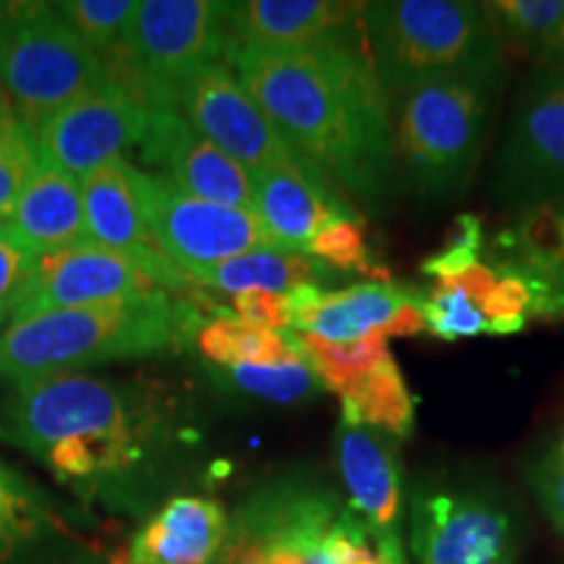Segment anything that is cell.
<instances>
[{"instance_id": "1", "label": "cell", "mask_w": 564, "mask_h": 564, "mask_svg": "<svg viewBox=\"0 0 564 564\" xmlns=\"http://www.w3.org/2000/svg\"><path fill=\"white\" fill-rule=\"evenodd\" d=\"M223 58L295 158L356 199H384L398 175L390 97L356 40Z\"/></svg>"}, {"instance_id": "2", "label": "cell", "mask_w": 564, "mask_h": 564, "mask_svg": "<svg viewBox=\"0 0 564 564\" xmlns=\"http://www.w3.org/2000/svg\"><path fill=\"white\" fill-rule=\"evenodd\" d=\"M196 324L192 303L173 301L167 291L30 316L0 333V379L21 382L144 358L199 335Z\"/></svg>"}, {"instance_id": "3", "label": "cell", "mask_w": 564, "mask_h": 564, "mask_svg": "<svg viewBox=\"0 0 564 564\" xmlns=\"http://www.w3.org/2000/svg\"><path fill=\"white\" fill-rule=\"evenodd\" d=\"M366 53L387 97L449 79L505 68L502 40L486 6L465 0H382L361 17Z\"/></svg>"}, {"instance_id": "4", "label": "cell", "mask_w": 564, "mask_h": 564, "mask_svg": "<svg viewBox=\"0 0 564 564\" xmlns=\"http://www.w3.org/2000/svg\"><path fill=\"white\" fill-rule=\"evenodd\" d=\"M505 68L419 84L390 97L394 165L426 199L449 202L468 186Z\"/></svg>"}, {"instance_id": "5", "label": "cell", "mask_w": 564, "mask_h": 564, "mask_svg": "<svg viewBox=\"0 0 564 564\" xmlns=\"http://www.w3.org/2000/svg\"><path fill=\"white\" fill-rule=\"evenodd\" d=\"M228 3L144 0L105 68L150 110H178L183 87L225 53Z\"/></svg>"}, {"instance_id": "6", "label": "cell", "mask_w": 564, "mask_h": 564, "mask_svg": "<svg viewBox=\"0 0 564 564\" xmlns=\"http://www.w3.org/2000/svg\"><path fill=\"white\" fill-rule=\"evenodd\" d=\"M108 76L55 3L0 0V87L32 133Z\"/></svg>"}, {"instance_id": "7", "label": "cell", "mask_w": 564, "mask_h": 564, "mask_svg": "<svg viewBox=\"0 0 564 564\" xmlns=\"http://www.w3.org/2000/svg\"><path fill=\"white\" fill-rule=\"evenodd\" d=\"M494 196L525 212L564 199V68L539 66L514 97Z\"/></svg>"}, {"instance_id": "8", "label": "cell", "mask_w": 564, "mask_h": 564, "mask_svg": "<svg viewBox=\"0 0 564 564\" xmlns=\"http://www.w3.org/2000/svg\"><path fill=\"white\" fill-rule=\"evenodd\" d=\"M131 419L129 394L121 387L66 371L13 382L3 400L0 434L26 453L47 457L70 436L133 432Z\"/></svg>"}, {"instance_id": "9", "label": "cell", "mask_w": 564, "mask_h": 564, "mask_svg": "<svg viewBox=\"0 0 564 564\" xmlns=\"http://www.w3.org/2000/svg\"><path fill=\"white\" fill-rule=\"evenodd\" d=\"M139 188L154 249L186 278L246 251L280 249L253 212L194 199L162 173L139 171Z\"/></svg>"}, {"instance_id": "10", "label": "cell", "mask_w": 564, "mask_h": 564, "mask_svg": "<svg viewBox=\"0 0 564 564\" xmlns=\"http://www.w3.org/2000/svg\"><path fill=\"white\" fill-rule=\"evenodd\" d=\"M147 126L150 108L108 76L55 110L32 137L40 160L82 181L97 167L123 160L144 141Z\"/></svg>"}, {"instance_id": "11", "label": "cell", "mask_w": 564, "mask_h": 564, "mask_svg": "<svg viewBox=\"0 0 564 564\" xmlns=\"http://www.w3.org/2000/svg\"><path fill=\"white\" fill-rule=\"evenodd\" d=\"M178 112L196 133L241 162L251 175L301 162L225 61L204 66L183 87Z\"/></svg>"}, {"instance_id": "12", "label": "cell", "mask_w": 564, "mask_h": 564, "mask_svg": "<svg viewBox=\"0 0 564 564\" xmlns=\"http://www.w3.org/2000/svg\"><path fill=\"white\" fill-rule=\"evenodd\" d=\"M158 291L165 288L141 259L95 243H82L37 257L13 306L11 322L63 308L141 299Z\"/></svg>"}, {"instance_id": "13", "label": "cell", "mask_w": 564, "mask_h": 564, "mask_svg": "<svg viewBox=\"0 0 564 564\" xmlns=\"http://www.w3.org/2000/svg\"><path fill=\"white\" fill-rule=\"evenodd\" d=\"M139 150L194 199L253 212V175L196 133L178 110H150V126Z\"/></svg>"}, {"instance_id": "14", "label": "cell", "mask_w": 564, "mask_h": 564, "mask_svg": "<svg viewBox=\"0 0 564 564\" xmlns=\"http://www.w3.org/2000/svg\"><path fill=\"white\" fill-rule=\"evenodd\" d=\"M87 241L102 249L137 257L154 272L165 291L186 293L192 282L154 249L144 199L139 188V167L116 160L82 178Z\"/></svg>"}, {"instance_id": "15", "label": "cell", "mask_w": 564, "mask_h": 564, "mask_svg": "<svg viewBox=\"0 0 564 564\" xmlns=\"http://www.w3.org/2000/svg\"><path fill=\"white\" fill-rule=\"evenodd\" d=\"M510 518L474 494H432L415 505L421 564H507Z\"/></svg>"}, {"instance_id": "16", "label": "cell", "mask_w": 564, "mask_h": 564, "mask_svg": "<svg viewBox=\"0 0 564 564\" xmlns=\"http://www.w3.org/2000/svg\"><path fill=\"white\" fill-rule=\"evenodd\" d=\"M366 3L340 0H243L225 11V53L285 51L333 40H356ZM223 53V55H225Z\"/></svg>"}, {"instance_id": "17", "label": "cell", "mask_w": 564, "mask_h": 564, "mask_svg": "<svg viewBox=\"0 0 564 564\" xmlns=\"http://www.w3.org/2000/svg\"><path fill=\"white\" fill-rule=\"evenodd\" d=\"M253 215L280 249L306 251L316 232L352 217V209L337 199L333 183L299 162L253 175Z\"/></svg>"}, {"instance_id": "18", "label": "cell", "mask_w": 564, "mask_h": 564, "mask_svg": "<svg viewBox=\"0 0 564 564\" xmlns=\"http://www.w3.org/2000/svg\"><path fill=\"white\" fill-rule=\"evenodd\" d=\"M230 523L223 505L183 494L150 518L116 564H215Z\"/></svg>"}, {"instance_id": "19", "label": "cell", "mask_w": 564, "mask_h": 564, "mask_svg": "<svg viewBox=\"0 0 564 564\" xmlns=\"http://www.w3.org/2000/svg\"><path fill=\"white\" fill-rule=\"evenodd\" d=\"M293 308V327L329 343H356L379 333L394 314L415 301L392 282H358L343 291H319L316 285L299 288L288 295Z\"/></svg>"}, {"instance_id": "20", "label": "cell", "mask_w": 564, "mask_h": 564, "mask_svg": "<svg viewBox=\"0 0 564 564\" xmlns=\"http://www.w3.org/2000/svg\"><path fill=\"white\" fill-rule=\"evenodd\" d=\"M6 225L37 257L89 243L82 181L37 158Z\"/></svg>"}, {"instance_id": "21", "label": "cell", "mask_w": 564, "mask_h": 564, "mask_svg": "<svg viewBox=\"0 0 564 564\" xmlns=\"http://www.w3.org/2000/svg\"><path fill=\"white\" fill-rule=\"evenodd\" d=\"M337 463L352 510L373 533H392L400 518V465L392 436L340 423L335 434Z\"/></svg>"}, {"instance_id": "22", "label": "cell", "mask_w": 564, "mask_h": 564, "mask_svg": "<svg viewBox=\"0 0 564 564\" xmlns=\"http://www.w3.org/2000/svg\"><path fill=\"white\" fill-rule=\"evenodd\" d=\"M322 262L308 257L306 251L288 249H257L246 251L241 257H232L228 262L215 267H204L188 274L192 285L215 288L223 293L243 291H270L291 295L299 288L316 285L324 278Z\"/></svg>"}, {"instance_id": "23", "label": "cell", "mask_w": 564, "mask_h": 564, "mask_svg": "<svg viewBox=\"0 0 564 564\" xmlns=\"http://www.w3.org/2000/svg\"><path fill=\"white\" fill-rule=\"evenodd\" d=\"M340 400L343 423L377 429L390 436H408L413 432L415 400L392 356L340 394Z\"/></svg>"}, {"instance_id": "24", "label": "cell", "mask_w": 564, "mask_h": 564, "mask_svg": "<svg viewBox=\"0 0 564 564\" xmlns=\"http://www.w3.org/2000/svg\"><path fill=\"white\" fill-rule=\"evenodd\" d=\"M196 345L202 356L220 369L241 364L303 361L293 335L253 327L236 316H217V319L204 322L196 335Z\"/></svg>"}, {"instance_id": "25", "label": "cell", "mask_w": 564, "mask_h": 564, "mask_svg": "<svg viewBox=\"0 0 564 564\" xmlns=\"http://www.w3.org/2000/svg\"><path fill=\"white\" fill-rule=\"evenodd\" d=\"M299 345L303 361L312 366L322 387L337 394H345L350 387H356L366 373H371L377 366H382L392 356L387 348V335L371 333L356 343H329L316 335H293Z\"/></svg>"}, {"instance_id": "26", "label": "cell", "mask_w": 564, "mask_h": 564, "mask_svg": "<svg viewBox=\"0 0 564 564\" xmlns=\"http://www.w3.org/2000/svg\"><path fill=\"white\" fill-rule=\"evenodd\" d=\"M137 457L139 447L133 432H121L70 436V440L55 444L45 460L63 478H89L129 468Z\"/></svg>"}, {"instance_id": "27", "label": "cell", "mask_w": 564, "mask_h": 564, "mask_svg": "<svg viewBox=\"0 0 564 564\" xmlns=\"http://www.w3.org/2000/svg\"><path fill=\"white\" fill-rule=\"evenodd\" d=\"M499 40L544 53L564 26V0H497L486 3Z\"/></svg>"}, {"instance_id": "28", "label": "cell", "mask_w": 564, "mask_h": 564, "mask_svg": "<svg viewBox=\"0 0 564 564\" xmlns=\"http://www.w3.org/2000/svg\"><path fill=\"white\" fill-rule=\"evenodd\" d=\"M225 379L236 390L262 398L267 403L295 405L314 398L322 382L306 361L282 364H241L225 366Z\"/></svg>"}, {"instance_id": "29", "label": "cell", "mask_w": 564, "mask_h": 564, "mask_svg": "<svg viewBox=\"0 0 564 564\" xmlns=\"http://www.w3.org/2000/svg\"><path fill=\"white\" fill-rule=\"evenodd\" d=\"M37 162V144L21 121L11 97L0 87V225L9 223L13 204Z\"/></svg>"}, {"instance_id": "30", "label": "cell", "mask_w": 564, "mask_h": 564, "mask_svg": "<svg viewBox=\"0 0 564 564\" xmlns=\"http://www.w3.org/2000/svg\"><path fill=\"white\" fill-rule=\"evenodd\" d=\"M137 6L133 0H63L55 3V9L68 21L70 30L79 34L84 45L105 63L121 45Z\"/></svg>"}, {"instance_id": "31", "label": "cell", "mask_w": 564, "mask_h": 564, "mask_svg": "<svg viewBox=\"0 0 564 564\" xmlns=\"http://www.w3.org/2000/svg\"><path fill=\"white\" fill-rule=\"evenodd\" d=\"M421 314L429 333L444 343L489 333L481 306L460 291H436L432 288L426 301L421 303Z\"/></svg>"}, {"instance_id": "32", "label": "cell", "mask_w": 564, "mask_h": 564, "mask_svg": "<svg viewBox=\"0 0 564 564\" xmlns=\"http://www.w3.org/2000/svg\"><path fill=\"white\" fill-rule=\"evenodd\" d=\"M306 253L316 262L335 267V270L373 274V267L369 262V246H366L364 228L356 217H345V220H337L316 232L306 246Z\"/></svg>"}, {"instance_id": "33", "label": "cell", "mask_w": 564, "mask_h": 564, "mask_svg": "<svg viewBox=\"0 0 564 564\" xmlns=\"http://www.w3.org/2000/svg\"><path fill=\"white\" fill-rule=\"evenodd\" d=\"M481 312L494 335H512L525 327L528 314H533V293L520 274H499L494 291L486 295Z\"/></svg>"}, {"instance_id": "34", "label": "cell", "mask_w": 564, "mask_h": 564, "mask_svg": "<svg viewBox=\"0 0 564 564\" xmlns=\"http://www.w3.org/2000/svg\"><path fill=\"white\" fill-rule=\"evenodd\" d=\"M34 262H37V253L21 241L9 225H0V324L11 322L13 306Z\"/></svg>"}, {"instance_id": "35", "label": "cell", "mask_w": 564, "mask_h": 564, "mask_svg": "<svg viewBox=\"0 0 564 564\" xmlns=\"http://www.w3.org/2000/svg\"><path fill=\"white\" fill-rule=\"evenodd\" d=\"M230 308L232 314H236V319L249 322L253 327L272 329V333L293 327L291 299L282 293H270V291L236 293L230 295Z\"/></svg>"}, {"instance_id": "36", "label": "cell", "mask_w": 564, "mask_h": 564, "mask_svg": "<svg viewBox=\"0 0 564 564\" xmlns=\"http://www.w3.org/2000/svg\"><path fill=\"white\" fill-rule=\"evenodd\" d=\"M535 489L546 514L564 533V436L549 449L535 470Z\"/></svg>"}, {"instance_id": "37", "label": "cell", "mask_w": 564, "mask_h": 564, "mask_svg": "<svg viewBox=\"0 0 564 564\" xmlns=\"http://www.w3.org/2000/svg\"><path fill=\"white\" fill-rule=\"evenodd\" d=\"M32 531V512L26 499L11 486H0V552L11 549L24 533Z\"/></svg>"}, {"instance_id": "38", "label": "cell", "mask_w": 564, "mask_h": 564, "mask_svg": "<svg viewBox=\"0 0 564 564\" xmlns=\"http://www.w3.org/2000/svg\"><path fill=\"white\" fill-rule=\"evenodd\" d=\"M264 560L267 554L262 535L253 533L241 520H236L215 564H264Z\"/></svg>"}, {"instance_id": "39", "label": "cell", "mask_w": 564, "mask_h": 564, "mask_svg": "<svg viewBox=\"0 0 564 564\" xmlns=\"http://www.w3.org/2000/svg\"><path fill=\"white\" fill-rule=\"evenodd\" d=\"M426 329V322H423V314H421V303H405L403 308H400L398 314H394V319L387 324L384 327V335L387 337H413Z\"/></svg>"}, {"instance_id": "40", "label": "cell", "mask_w": 564, "mask_h": 564, "mask_svg": "<svg viewBox=\"0 0 564 564\" xmlns=\"http://www.w3.org/2000/svg\"><path fill=\"white\" fill-rule=\"evenodd\" d=\"M541 66L564 68V26H562V32L554 37L552 45L541 53Z\"/></svg>"}, {"instance_id": "41", "label": "cell", "mask_w": 564, "mask_h": 564, "mask_svg": "<svg viewBox=\"0 0 564 564\" xmlns=\"http://www.w3.org/2000/svg\"><path fill=\"white\" fill-rule=\"evenodd\" d=\"M66 564H97V562H89V560H74V562H66Z\"/></svg>"}, {"instance_id": "42", "label": "cell", "mask_w": 564, "mask_h": 564, "mask_svg": "<svg viewBox=\"0 0 564 564\" xmlns=\"http://www.w3.org/2000/svg\"><path fill=\"white\" fill-rule=\"evenodd\" d=\"M560 288H562V295H564V274H562V285Z\"/></svg>"}, {"instance_id": "43", "label": "cell", "mask_w": 564, "mask_h": 564, "mask_svg": "<svg viewBox=\"0 0 564 564\" xmlns=\"http://www.w3.org/2000/svg\"><path fill=\"white\" fill-rule=\"evenodd\" d=\"M3 484H6V481H3V474H0V486H3Z\"/></svg>"}]
</instances>
